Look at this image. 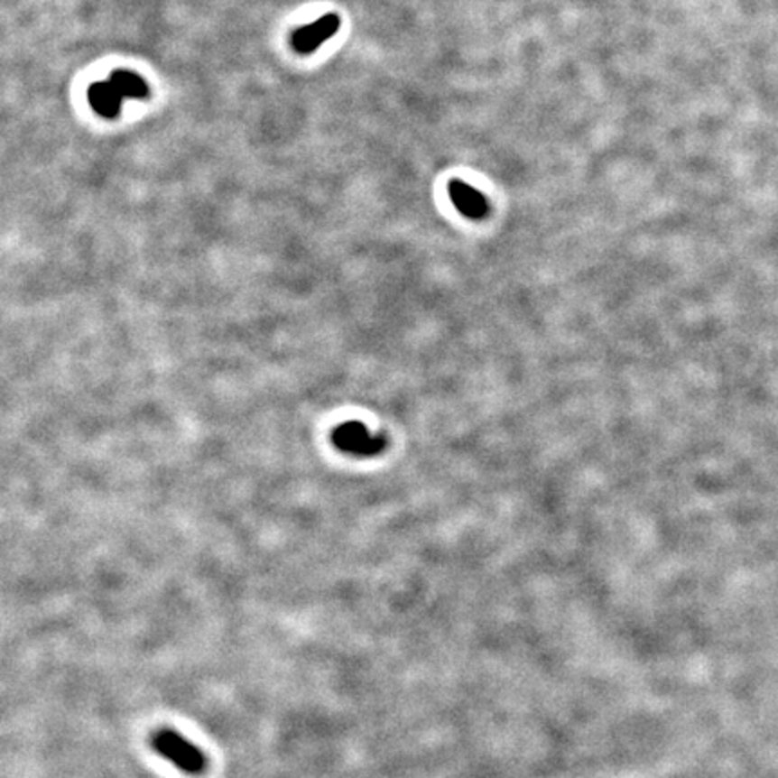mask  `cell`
<instances>
[{
    "label": "cell",
    "mask_w": 778,
    "mask_h": 778,
    "mask_svg": "<svg viewBox=\"0 0 778 778\" xmlns=\"http://www.w3.org/2000/svg\"><path fill=\"white\" fill-rule=\"evenodd\" d=\"M449 193L454 208L470 220H481L488 213L486 199L470 184L461 181H452L449 184Z\"/></svg>",
    "instance_id": "obj_2"
},
{
    "label": "cell",
    "mask_w": 778,
    "mask_h": 778,
    "mask_svg": "<svg viewBox=\"0 0 778 778\" xmlns=\"http://www.w3.org/2000/svg\"><path fill=\"white\" fill-rule=\"evenodd\" d=\"M152 746L159 755L188 775H200L208 768L204 752L175 730L164 728L155 732L152 737Z\"/></svg>",
    "instance_id": "obj_1"
},
{
    "label": "cell",
    "mask_w": 778,
    "mask_h": 778,
    "mask_svg": "<svg viewBox=\"0 0 778 778\" xmlns=\"http://www.w3.org/2000/svg\"><path fill=\"white\" fill-rule=\"evenodd\" d=\"M338 27H339V18L336 14H327L320 22H314L312 25L300 29L294 34V47L300 52H310L318 49L323 40L336 34Z\"/></svg>",
    "instance_id": "obj_3"
}]
</instances>
